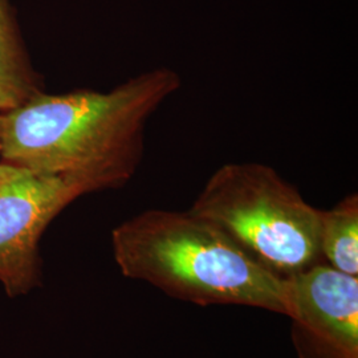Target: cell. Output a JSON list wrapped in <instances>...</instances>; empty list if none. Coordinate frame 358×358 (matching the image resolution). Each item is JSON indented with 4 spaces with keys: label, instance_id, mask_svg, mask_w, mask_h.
Returning a JSON list of instances; mask_svg holds the SVG:
<instances>
[{
    "label": "cell",
    "instance_id": "cell-1",
    "mask_svg": "<svg viewBox=\"0 0 358 358\" xmlns=\"http://www.w3.org/2000/svg\"><path fill=\"white\" fill-rule=\"evenodd\" d=\"M180 87L176 69L157 66L109 92H43L1 115L0 162L81 179L93 192L122 187L141 166L148 122Z\"/></svg>",
    "mask_w": 358,
    "mask_h": 358
},
{
    "label": "cell",
    "instance_id": "cell-2",
    "mask_svg": "<svg viewBox=\"0 0 358 358\" xmlns=\"http://www.w3.org/2000/svg\"><path fill=\"white\" fill-rule=\"evenodd\" d=\"M112 247L124 276L179 300L288 313L287 278L263 267L192 210H145L115 227Z\"/></svg>",
    "mask_w": 358,
    "mask_h": 358
},
{
    "label": "cell",
    "instance_id": "cell-3",
    "mask_svg": "<svg viewBox=\"0 0 358 358\" xmlns=\"http://www.w3.org/2000/svg\"><path fill=\"white\" fill-rule=\"evenodd\" d=\"M214 223L272 273L289 278L321 262L320 210L273 167L224 164L189 208Z\"/></svg>",
    "mask_w": 358,
    "mask_h": 358
},
{
    "label": "cell",
    "instance_id": "cell-4",
    "mask_svg": "<svg viewBox=\"0 0 358 358\" xmlns=\"http://www.w3.org/2000/svg\"><path fill=\"white\" fill-rule=\"evenodd\" d=\"M90 192L81 179L0 162V282L8 296L26 294L38 284L41 235L66 206Z\"/></svg>",
    "mask_w": 358,
    "mask_h": 358
},
{
    "label": "cell",
    "instance_id": "cell-5",
    "mask_svg": "<svg viewBox=\"0 0 358 358\" xmlns=\"http://www.w3.org/2000/svg\"><path fill=\"white\" fill-rule=\"evenodd\" d=\"M288 313L322 358H358V276L316 263L287 278Z\"/></svg>",
    "mask_w": 358,
    "mask_h": 358
},
{
    "label": "cell",
    "instance_id": "cell-6",
    "mask_svg": "<svg viewBox=\"0 0 358 358\" xmlns=\"http://www.w3.org/2000/svg\"><path fill=\"white\" fill-rule=\"evenodd\" d=\"M44 92L31 63L11 0H0V115Z\"/></svg>",
    "mask_w": 358,
    "mask_h": 358
},
{
    "label": "cell",
    "instance_id": "cell-7",
    "mask_svg": "<svg viewBox=\"0 0 358 358\" xmlns=\"http://www.w3.org/2000/svg\"><path fill=\"white\" fill-rule=\"evenodd\" d=\"M320 256L332 268L358 276V196L350 194L319 217Z\"/></svg>",
    "mask_w": 358,
    "mask_h": 358
},
{
    "label": "cell",
    "instance_id": "cell-8",
    "mask_svg": "<svg viewBox=\"0 0 358 358\" xmlns=\"http://www.w3.org/2000/svg\"><path fill=\"white\" fill-rule=\"evenodd\" d=\"M0 122H1V115H0Z\"/></svg>",
    "mask_w": 358,
    "mask_h": 358
}]
</instances>
